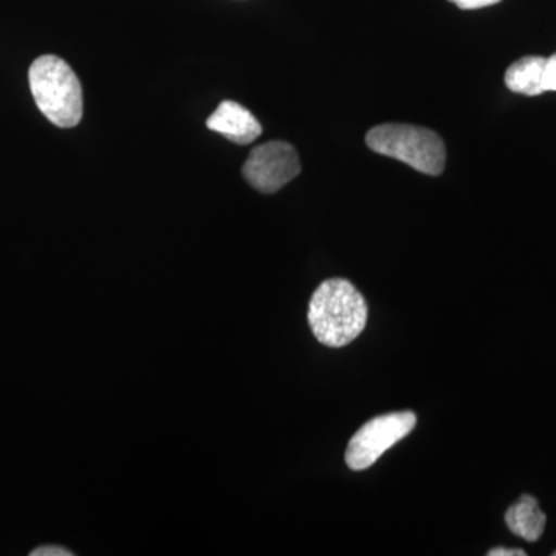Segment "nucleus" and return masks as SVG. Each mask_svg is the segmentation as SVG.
I'll list each match as a JSON object with an SVG mask.
<instances>
[{
  "label": "nucleus",
  "mask_w": 556,
  "mask_h": 556,
  "mask_svg": "<svg viewBox=\"0 0 556 556\" xmlns=\"http://www.w3.org/2000/svg\"><path fill=\"white\" fill-rule=\"evenodd\" d=\"M364 295L345 278H329L314 292L308 321L321 345L342 348L353 342L367 325Z\"/></svg>",
  "instance_id": "obj_1"
},
{
  "label": "nucleus",
  "mask_w": 556,
  "mask_h": 556,
  "mask_svg": "<svg viewBox=\"0 0 556 556\" xmlns=\"http://www.w3.org/2000/svg\"><path fill=\"white\" fill-rule=\"evenodd\" d=\"M33 98L40 112L61 129L76 127L83 119V87L67 62L43 54L28 72Z\"/></svg>",
  "instance_id": "obj_2"
},
{
  "label": "nucleus",
  "mask_w": 556,
  "mask_h": 556,
  "mask_svg": "<svg viewBox=\"0 0 556 556\" xmlns=\"http://www.w3.org/2000/svg\"><path fill=\"white\" fill-rule=\"evenodd\" d=\"M372 152L402 161L427 175L442 174L447 161L445 144L437 131L409 124H382L367 134Z\"/></svg>",
  "instance_id": "obj_3"
},
{
  "label": "nucleus",
  "mask_w": 556,
  "mask_h": 556,
  "mask_svg": "<svg viewBox=\"0 0 556 556\" xmlns=\"http://www.w3.org/2000/svg\"><path fill=\"white\" fill-rule=\"evenodd\" d=\"M416 427L412 412L390 413L375 417L351 438L345 460L351 470H367L387 450L408 437Z\"/></svg>",
  "instance_id": "obj_4"
},
{
  "label": "nucleus",
  "mask_w": 556,
  "mask_h": 556,
  "mask_svg": "<svg viewBox=\"0 0 556 556\" xmlns=\"http://www.w3.org/2000/svg\"><path fill=\"white\" fill-rule=\"evenodd\" d=\"M300 174L298 150L283 141H270L252 150L243 177L263 193H276Z\"/></svg>",
  "instance_id": "obj_5"
},
{
  "label": "nucleus",
  "mask_w": 556,
  "mask_h": 556,
  "mask_svg": "<svg viewBox=\"0 0 556 556\" xmlns=\"http://www.w3.org/2000/svg\"><path fill=\"white\" fill-rule=\"evenodd\" d=\"M206 124L208 129L241 146L251 144L263 131L258 119L236 101H223Z\"/></svg>",
  "instance_id": "obj_6"
},
{
  "label": "nucleus",
  "mask_w": 556,
  "mask_h": 556,
  "mask_svg": "<svg viewBox=\"0 0 556 556\" xmlns=\"http://www.w3.org/2000/svg\"><path fill=\"white\" fill-rule=\"evenodd\" d=\"M546 62L547 58H522L508 67L506 72V86L514 93L526 97H538L546 90Z\"/></svg>",
  "instance_id": "obj_7"
},
{
  "label": "nucleus",
  "mask_w": 556,
  "mask_h": 556,
  "mask_svg": "<svg viewBox=\"0 0 556 556\" xmlns=\"http://www.w3.org/2000/svg\"><path fill=\"white\" fill-rule=\"evenodd\" d=\"M546 521V515L538 506V501L530 495L519 497L518 503L508 508L506 514V522L510 532L529 543L540 540L544 533Z\"/></svg>",
  "instance_id": "obj_8"
},
{
  "label": "nucleus",
  "mask_w": 556,
  "mask_h": 556,
  "mask_svg": "<svg viewBox=\"0 0 556 556\" xmlns=\"http://www.w3.org/2000/svg\"><path fill=\"white\" fill-rule=\"evenodd\" d=\"M450 2L455 3L460 10H478L495 5L501 0H450Z\"/></svg>",
  "instance_id": "obj_9"
},
{
  "label": "nucleus",
  "mask_w": 556,
  "mask_h": 556,
  "mask_svg": "<svg viewBox=\"0 0 556 556\" xmlns=\"http://www.w3.org/2000/svg\"><path fill=\"white\" fill-rule=\"evenodd\" d=\"M31 556H72L75 555L73 552L67 551V548L60 546H43L35 548L31 552Z\"/></svg>",
  "instance_id": "obj_10"
},
{
  "label": "nucleus",
  "mask_w": 556,
  "mask_h": 556,
  "mask_svg": "<svg viewBox=\"0 0 556 556\" xmlns=\"http://www.w3.org/2000/svg\"><path fill=\"white\" fill-rule=\"evenodd\" d=\"M546 90L556 91V53L547 58L546 62Z\"/></svg>",
  "instance_id": "obj_11"
},
{
  "label": "nucleus",
  "mask_w": 556,
  "mask_h": 556,
  "mask_svg": "<svg viewBox=\"0 0 556 556\" xmlns=\"http://www.w3.org/2000/svg\"><path fill=\"white\" fill-rule=\"evenodd\" d=\"M489 556H526L522 548L495 547L486 554Z\"/></svg>",
  "instance_id": "obj_12"
},
{
  "label": "nucleus",
  "mask_w": 556,
  "mask_h": 556,
  "mask_svg": "<svg viewBox=\"0 0 556 556\" xmlns=\"http://www.w3.org/2000/svg\"><path fill=\"white\" fill-rule=\"evenodd\" d=\"M554 556H556V552H554Z\"/></svg>",
  "instance_id": "obj_13"
}]
</instances>
